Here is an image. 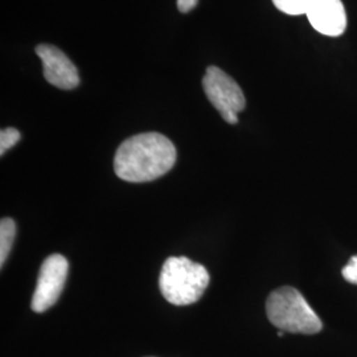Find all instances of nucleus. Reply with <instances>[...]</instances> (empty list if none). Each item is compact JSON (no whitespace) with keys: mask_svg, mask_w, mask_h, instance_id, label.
Returning a JSON list of instances; mask_svg holds the SVG:
<instances>
[{"mask_svg":"<svg viewBox=\"0 0 357 357\" xmlns=\"http://www.w3.org/2000/svg\"><path fill=\"white\" fill-rule=\"evenodd\" d=\"M36 54L43 61L45 79L59 89L72 90L79 85V75L64 52L50 44L36 47Z\"/></svg>","mask_w":357,"mask_h":357,"instance_id":"423d86ee","label":"nucleus"},{"mask_svg":"<svg viewBox=\"0 0 357 357\" xmlns=\"http://www.w3.org/2000/svg\"><path fill=\"white\" fill-rule=\"evenodd\" d=\"M277 335H278V336H280V337H281V336H283V335H284V332L280 331V332H278V333H277Z\"/></svg>","mask_w":357,"mask_h":357,"instance_id":"ddd939ff","label":"nucleus"},{"mask_svg":"<svg viewBox=\"0 0 357 357\" xmlns=\"http://www.w3.org/2000/svg\"><path fill=\"white\" fill-rule=\"evenodd\" d=\"M307 17L321 35L336 38L347 29V13L342 0H314Z\"/></svg>","mask_w":357,"mask_h":357,"instance_id":"0eeeda50","label":"nucleus"},{"mask_svg":"<svg viewBox=\"0 0 357 357\" xmlns=\"http://www.w3.org/2000/svg\"><path fill=\"white\" fill-rule=\"evenodd\" d=\"M19 130L13 128H3L0 132V155H4L20 141Z\"/></svg>","mask_w":357,"mask_h":357,"instance_id":"9d476101","label":"nucleus"},{"mask_svg":"<svg viewBox=\"0 0 357 357\" xmlns=\"http://www.w3.org/2000/svg\"><path fill=\"white\" fill-rule=\"evenodd\" d=\"M69 264L64 255H52L45 258L38 273V284L32 296L31 308L41 314L59 301L64 290Z\"/></svg>","mask_w":357,"mask_h":357,"instance_id":"39448f33","label":"nucleus"},{"mask_svg":"<svg viewBox=\"0 0 357 357\" xmlns=\"http://www.w3.org/2000/svg\"><path fill=\"white\" fill-rule=\"evenodd\" d=\"M206 98L229 125L238 123V113H241L246 100L238 84L217 66H209L203 78Z\"/></svg>","mask_w":357,"mask_h":357,"instance_id":"20e7f679","label":"nucleus"},{"mask_svg":"<svg viewBox=\"0 0 357 357\" xmlns=\"http://www.w3.org/2000/svg\"><path fill=\"white\" fill-rule=\"evenodd\" d=\"M209 284L208 270L185 257L168 258L160 273L159 287L167 302L175 306L196 303Z\"/></svg>","mask_w":357,"mask_h":357,"instance_id":"f03ea898","label":"nucleus"},{"mask_svg":"<svg viewBox=\"0 0 357 357\" xmlns=\"http://www.w3.org/2000/svg\"><path fill=\"white\" fill-rule=\"evenodd\" d=\"M176 163L174 143L159 132H144L123 142L114 156L116 176L128 183L162 178Z\"/></svg>","mask_w":357,"mask_h":357,"instance_id":"f257e3e1","label":"nucleus"},{"mask_svg":"<svg viewBox=\"0 0 357 357\" xmlns=\"http://www.w3.org/2000/svg\"><path fill=\"white\" fill-rule=\"evenodd\" d=\"M342 274L345 281L357 284V255L351 257L348 264L342 270Z\"/></svg>","mask_w":357,"mask_h":357,"instance_id":"9b49d317","label":"nucleus"},{"mask_svg":"<svg viewBox=\"0 0 357 357\" xmlns=\"http://www.w3.org/2000/svg\"><path fill=\"white\" fill-rule=\"evenodd\" d=\"M16 236V224L13 218H1L0 221V266L3 268L13 249Z\"/></svg>","mask_w":357,"mask_h":357,"instance_id":"6e6552de","label":"nucleus"},{"mask_svg":"<svg viewBox=\"0 0 357 357\" xmlns=\"http://www.w3.org/2000/svg\"><path fill=\"white\" fill-rule=\"evenodd\" d=\"M199 4V0H178V10L181 13L192 11Z\"/></svg>","mask_w":357,"mask_h":357,"instance_id":"f8f14e48","label":"nucleus"},{"mask_svg":"<svg viewBox=\"0 0 357 357\" xmlns=\"http://www.w3.org/2000/svg\"><path fill=\"white\" fill-rule=\"evenodd\" d=\"M266 314L270 323L283 332L314 335L323 328L321 320L306 298L290 286L280 287L268 295Z\"/></svg>","mask_w":357,"mask_h":357,"instance_id":"7ed1b4c3","label":"nucleus"},{"mask_svg":"<svg viewBox=\"0 0 357 357\" xmlns=\"http://www.w3.org/2000/svg\"><path fill=\"white\" fill-rule=\"evenodd\" d=\"M314 0H273L274 6L287 15L307 13Z\"/></svg>","mask_w":357,"mask_h":357,"instance_id":"1a4fd4ad","label":"nucleus"}]
</instances>
